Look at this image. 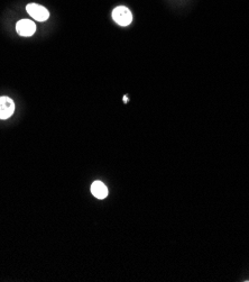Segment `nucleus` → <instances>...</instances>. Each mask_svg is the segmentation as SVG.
<instances>
[{
    "mask_svg": "<svg viewBox=\"0 0 249 282\" xmlns=\"http://www.w3.org/2000/svg\"><path fill=\"white\" fill-rule=\"evenodd\" d=\"M15 112V102L9 97H0V119H8Z\"/></svg>",
    "mask_w": 249,
    "mask_h": 282,
    "instance_id": "4",
    "label": "nucleus"
},
{
    "mask_svg": "<svg viewBox=\"0 0 249 282\" xmlns=\"http://www.w3.org/2000/svg\"><path fill=\"white\" fill-rule=\"evenodd\" d=\"M112 19L119 26H128L133 22V14L127 7L119 6L112 10Z\"/></svg>",
    "mask_w": 249,
    "mask_h": 282,
    "instance_id": "1",
    "label": "nucleus"
},
{
    "mask_svg": "<svg viewBox=\"0 0 249 282\" xmlns=\"http://www.w3.org/2000/svg\"><path fill=\"white\" fill-rule=\"evenodd\" d=\"M16 31L17 33L24 37H29L36 31V25L30 19H21L16 24Z\"/></svg>",
    "mask_w": 249,
    "mask_h": 282,
    "instance_id": "3",
    "label": "nucleus"
},
{
    "mask_svg": "<svg viewBox=\"0 0 249 282\" xmlns=\"http://www.w3.org/2000/svg\"><path fill=\"white\" fill-rule=\"evenodd\" d=\"M91 193L96 198H98V199H105V198L108 196V189H107L104 182L97 180L91 185Z\"/></svg>",
    "mask_w": 249,
    "mask_h": 282,
    "instance_id": "5",
    "label": "nucleus"
},
{
    "mask_svg": "<svg viewBox=\"0 0 249 282\" xmlns=\"http://www.w3.org/2000/svg\"><path fill=\"white\" fill-rule=\"evenodd\" d=\"M26 10L27 13L29 14L30 17H33L38 22H45L50 17L49 10H47L45 7L37 5V3H29V5H27Z\"/></svg>",
    "mask_w": 249,
    "mask_h": 282,
    "instance_id": "2",
    "label": "nucleus"
}]
</instances>
